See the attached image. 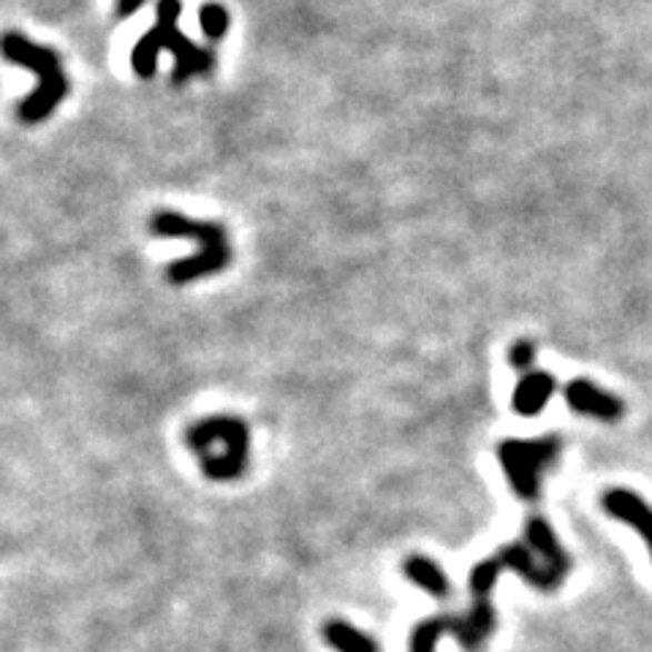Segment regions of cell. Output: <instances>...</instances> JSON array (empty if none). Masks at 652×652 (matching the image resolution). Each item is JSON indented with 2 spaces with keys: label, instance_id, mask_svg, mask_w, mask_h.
Returning a JSON list of instances; mask_svg holds the SVG:
<instances>
[{
  "label": "cell",
  "instance_id": "15",
  "mask_svg": "<svg viewBox=\"0 0 652 652\" xmlns=\"http://www.w3.org/2000/svg\"><path fill=\"white\" fill-rule=\"evenodd\" d=\"M148 0H118V17H131L137 14Z\"/></svg>",
  "mask_w": 652,
  "mask_h": 652
},
{
  "label": "cell",
  "instance_id": "14",
  "mask_svg": "<svg viewBox=\"0 0 652 652\" xmlns=\"http://www.w3.org/2000/svg\"><path fill=\"white\" fill-rule=\"evenodd\" d=\"M535 359V345L530 343V340H516L514 345H511L509 351V362L514 370H530V364H533Z\"/></svg>",
  "mask_w": 652,
  "mask_h": 652
},
{
  "label": "cell",
  "instance_id": "4",
  "mask_svg": "<svg viewBox=\"0 0 652 652\" xmlns=\"http://www.w3.org/2000/svg\"><path fill=\"white\" fill-rule=\"evenodd\" d=\"M185 443L193 452H204L212 443H223V454L201 457V471L212 481H231L242 477L248 468V447H251V432L242 419L234 417H210L188 427Z\"/></svg>",
  "mask_w": 652,
  "mask_h": 652
},
{
  "label": "cell",
  "instance_id": "3",
  "mask_svg": "<svg viewBox=\"0 0 652 652\" xmlns=\"http://www.w3.org/2000/svg\"><path fill=\"white\" fill-rule=\"evenodd\" d=\"M3 54L9 63L33 71V74L39 77V88L20 103L17 114H20L22 123H44V120L54 112V107H58L71 90L69 77H66L63 63H60V54L50 50V47L36 44V41H30L20 33L3 36Z\"/></svg>",
  "mask_w": 652,
  "mask_h": 652
},
{
  "label": "cell",
  "instance_id": "5",
  "mask_svg": "<svg viewBox=\"0 0 652 652\" xmlns=\"http://www.w3.org/2000/svg\"><path fill=\"white\" fill-rule=\"evenodd\" d=\"M505 571H514L516 576L525 579L528 584L539 590H554L565 576H569V565H539L530 554L528 546L509 544L501 552L492 554L490 560H481L471 571V593L473 601H490V590L495 588L498 576Z\"/></svg>",
  "mask_w": 652,
  "mask_h": 652
},
{
  "label": "cell",
  "instance_id": "6",
  "mask_svg": "<svg viewBox=\"0 0 652 652\" xmlns=\"http://www.w3.org/2000/svg\"><path fill=\"white\" fill-rule=\"evenodd\" d=\"M495 631V609L490 601H473L465 618H430L411 631V652H435L441 636H454L468 652H477Z\"/></svg>",
  "mask_w": 652,
  "mask_h": 652
},
{
  "label": "cell",
  "instance_id": "2",
  "mask_svg": "<svg viewBox=\"0 0 652 652\" xmlns=\"http://www.w3.org/2000/svg\"><path fill=\"white\" fill-rule=\"evenodd\" d=\"M150 231L158 237H188L199 245L197 255L174 261L167 270L169 283L185 285L191 280H199L204 275H215L223 272L231 261L229 234L221 223L215 221H197V218H185L180 212H158L150 221Z\"/></svg>",
  "mask_w": 652,
  "mask_h": 652
},
{
  "label": "cell",
  "instance_id": "11",
  "mask_svg": "<svg viewBox=\"0 0 652 652\" xmlns=\"http://www.w3.org/2000/svg\"><path fill=\"white\" fill-rule=\"evenodd\" d=\"M402 574H405V579H411L413 584H419L424 593L435 595V599H449V593H452V584H449V576L443 574L441 565H438L435 560L424 558V554H411V558H405Z\"/></svg>",
  "mask_w": 652,
  "mask_h": 652
},
{
  "label": "cell",
  "instance_id": "1",
  "mask_svg": "<svg viewBox=\"0 0 652 652\" xmlns=\"http://www.w3.org/2000/svg\"><path fill=\"white\" fill-rule=\"evenodd\" d=\"M182 0H158L156 6V26H152L142 39L137 41L131 52V66L142 79H150L158 69V54H174L172 82L185 84L188 79L210 74L215 66V52L207 47H197L180 30Z\"/></svg>",
  "mask_w": 652,
  "mask_h": 652
},
{
  "label": "cell",
  "instance_id": "10",
  "mask_svg": "<svg viewBox=\"0 0 652 652\" xmlns=\"http://www.w3.org/2000/svg\"><path fill=\"white\" fill-rule=\"evenodd\" d=\"M554 387H558V383H554V378L550 373H544V370L525 373L520 378V383H516L511 408H514V413H520V417L525 419L539 417V413L544 411L546 402L552 400Z\"/></svg>",
  "mask_w": 652,
  "mask_h": 652
},
{
  "label": "cell",
  "instance_id": "13",
  "mask_svg": "<svg viewBox=\"0 0 652 652\" xmlns=\"http://www.w3.org/2000/svg\"><path fill=\"white\" fill-rule=\"evenodd\" d=\"M229 11L221 3H204L199 9V26L210 41H221L229 33Z\"/></svg>",
  "mask_w": 652,
  "mask_h": 652
},
{
  "label": "cell",
  "instance_id": "9",
  "mask_svg": "<svg viewBox=\"0 0 652 652\" xmlns=\"http://www.w3.org/2000/svg\"><path fill=\"white\" fill-rule=\"evenodd\" d=\"M603 509L609 511L612 516H618L620 522H625V525H631L633 530H639L642 533V539L648 541L650 546V554H652V509L648 503L642 501V498L636 495V492H628V490H609L606 495H603Z\"/></svg>",
  "mask_w": 652,
  "mask_h": 652
},
{
  "label": "cell",
  "instance_id": "7",
  "mask_svg": "<svg viewBox=\"0 0 652 652\" xmlns=\"http://www.w3.org/2000/svg\"><path fill=\"white\" fill-rule=\"evenodd\" d=\"M563 443L558 435L539 438V441H503L498 447V460H501L505 477L522 501H535L539 498L541 471L552 465L554 457L560 454Z\"/></svg>",
  "mask_w": 652,
  "mask_h": 652
},
{
  "label": "cell",
  "instance_id": "12",
  "mask_svg": "<svg viewBox=\"0 0 652 652\" xmlns=\"http://www.w3.org/2000/svg\"><path fill=\"white\" fill-rule=\"evenodd\" d=\"M321 633H324V642L332 644L338 652H381L373 636H368L345 620H329L321 628Z\"/></svg>",
  "mask_w": 652,
  "mask_h": 652
},
{
  "label": "cell",
  "instance_id": "8",
  "mask_svg": "<svg viewBox=\"0 0 652 652\" xmlns=\"http://www.w3.org/2000/svg\"><path fill=\"white\" fill-rule=\"evenodd\" d=\"M565 402H569L576 413H582V417L601 419V422H620L625 413L623 400L603 392L595 383L582 381V378H576V381H571L569 387H565Z\"/></svg>",
  "mask_w": 652,
  "mask_h": 652
}]
</instances>
